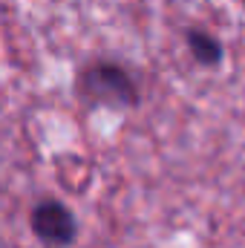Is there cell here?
<instances>
[{
    "label": "cell",
    "instance_id": "cell-3",
    "mask_svg": "<svg viewBox=\"0 0 245 248\" xmlns=\"http://www.w3.org/2000/svg\"><path fill=\"white\" fill-rule=\"evenodd\" d=\"M184 44L190 49V58L199 66H219L225 61V46L216 35L205 32V29H184Z\"/></svg>",
    "mask_w": 245,
    "mask_h": 248
},
{
    "label": "cell",
    "instance_id": "cell-2",
    "mask_svg": "<svg viewBox=\"0 0 245 248\" xmlns=\"http://www.w3.org/2000/svg\"><path fill=\"white\" fill-rule=\"evenodd\" d=\"M29 228H32V237L44 248H69L75 246V240L81 234L78 217L61 199L35 202V208L29 214Z\"/></svg>",
    "mask_w": 245,
    "mask_h": 248
},
{
    "label": "cell",
    "instance_id": "cell-1",
    "mask_svg": "<svg viewBox=\"0 0 245 248\" xmlns=\"http://www.w3.org/2000/svg\"><path fill=\"white\" fill-rule=\"evenodd\" d=\"M75 98L87 110H110L124 113L136 110L141 101L136 78L116 61H92L87 63L75 78Z\"/></svg>",
    "mask_w": 245,
    "mask_h": 248
}]
</instances>
